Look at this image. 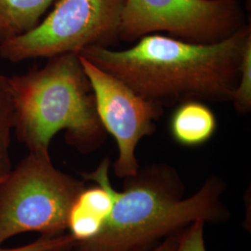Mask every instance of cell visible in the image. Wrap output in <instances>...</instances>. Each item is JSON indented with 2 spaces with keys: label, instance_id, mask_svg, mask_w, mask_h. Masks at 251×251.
<instances>
[{
  "label": "cell",
  "instance_id": "cell-8",
  "mask_svg": "<svg viewBox=\"0 0 251 251\" xmlns=\"http://www.w3.org/2000/svg\"><path fill=\"white\" fill-rule=\"evenodd\" d=\"M109 169L110 159L106 157L95 171L81 173L85 181H93L96 185L83 189L70 209L67 230L75 244L94 239L107 224L117 191L111 184Z\"/></svg>",
  "mask_w": 251,
  "mask_h": 251
},
{
  "label": "cell",
  "instance_id": "cell-9",
  "mask_svg": "<svg viewBox=\"0 0 251 251\" xmlns=\"http://www.w3.org/2000/svg\"><path fill=\"white\" fill-rule=\"evenodd\" d=\"M170 129L178 144L197 147L212 138L217 129V119L205 102L187 101L179 104L173 113Z\"/></svg>",
  "mask_w": 251,
  "mask_h": 251
},
{
  "label": "cell",
  "instance_id": "cell-3",
  "mask_svg": "<svg viewBox=\"0 0 251 251\" xmlns=\"http://www.w3.org/2000/svg\"><path fill=\"white\" fill-rule=\"evenodd\" d=\"M9 81L15 105L13 133L29 152H49L62 130L66 143L82 153L104 144L107 132L78 54L50 57L44 66L9 76Z\"/></svg>",
  "mask_w": 251,
  "mask_h": 251
},
{
  "label": "cell",
  "instance_id": "cell-7",
  "mask_svg": "<svg viewBox=\"0 0 251 251\" xmlns=\"http://www.w3.org/2000/svg\"><path fill=\"white\" fill-rule=\"evenodd\" d=\"M95 96L100 122L118 148L114 163L117 178L132 176L140 169L136 149L144 137L155 132L156 121L164 114L161 105L145 99L125 82L79 56Z\"/></svg>",
  "mask_w": 251,
  "mask_h": 251
},
{
  "label": "cell",
  "instance_id": "cell-4",
  "mask_svg": "<svg viewBox=\"0 0 251 251\" xmlns=\"http://www.w3.org/2000/svg\"><path fill=\"white\" fill-rule=\"evenodd\" d=\"M85 180L54 167L50 152H29L0 183V246L17 234H64Z\"/></svg>",
  "mask_w": 251,
  "mask_h": 251
},
{
  "label": "cell",
  "instance_id": "cell-5",
  "mask_svg": "<svg viewBox=\"0 0 251 251\" xmlns=\"http://www.w3.org/2000/svg\"><path fill=\"white\" fill-rule=\"evenodd\" d=\"M126 0H59L53 9L25 34L0 45V58L19 63L92 46L113 48L120 42Z\"/></svg>",
  "mask_w": 251,
  "mask_h": 251
},
{
  "label": "cell",
  "instance_id": "cell-11",
  "mask_svg": "<svg viewBox=\"0 0 251 251\" xmlns=\"http://www.w3.org/2000/svg\"><path fill=\"white\" fill-rule=\"evenodd\" d=\"M14 122L15 105L9 76L0 75V183L13 169L9 149Z\"/></svg>",
  "mask_w": 251,
  "mask_h": 251
},
{
  "label": "cell",
  "instance_id": "cell-6",
  "mask_svg": "<svg viewBox=\"0 0 251 251\" xmlns=\"http://www.w3.org/2000/svg\"><path fill=\"white\" fill-rule=\"evenodd\" d=\"M240 0H126L120 41L167 33L195 44H214L247 25Z\"/></svg>",
  "mask_w": 251,
  "mask_h": 251
},
{
  "label": "cell",
  "instance_id": "cell-1",
  "mask_svg": "<svg viewBox=\"0 0 251 251\" xmlns=\"http://www.w3.org/2000/svg\"><path fill=\"white\" fill-rule=\"evenodd\" d=\"M251 24L214 44H195L160 34L117 50L92 46L78 53L162 107L187 101L230 102L240 76Z\"/></svg>",
  "mask_w": 251,
  "mask_h": 251
},
{
  "label": "cell",
  "instance_id": "cell-12",
  "mask_svg": "<svg viewBox=\"0 0 251 251\" xmlns=\"http://www.w3.org/2000/svg\"><path fill=\"white\" fill-rule=\"evenodd\" d=\"M232 102L233 107L239 114H249L251 110V41L243 53L240 76L233 93Z\"/></svg>",
  "mask_w": 251,
  "mask_h": 251
},
{
  "label": "cell",
  "instance_id": "cell-10",
  "mask_svg": "<svg viewBox=\"0 0 251 251\" xmlns=\"http://www.w3.org/2000/svg\"><path fill=\"white\" fill-rule=\"evenodd\" d=\"M55 0H0V45L25 34Z\"/></svg>",
  "mask_w": 251,
  "mask_h": 251
},
{
  "label": "cell",
  "instance_id": "cell-2",
  "mask_svg": "<svg viewBox=\"0 0 251 251\" xmlns=\"http://www.w3.org/2000/svg\"><path fill=\"white\" fill-rule=\"evenodd\" d=\"M226 183L217 176L184 198L182 179L172 166L155 163L124 179L116 191L107 224L97 237L71 251H150L197 221L226 223L231 213L222 201Z\"/></svg>",
  "mask_w": 251,
  "mask_h": 251
},
{
  "label": "cell",
  "instance_id": "cell-15",
  "mask_svg": "<svg viewBox=\"0 0 251 251\" xmlns=\"http://www.w3.org/2000/svg\"><path fill=\"white\" fill-rule=\"evenodd\" d=\"M180 233L171 235L170 237L164 239L161 243H159L155 248H153L152 251H177Z\"/></svg>",
  "mask_w": 251,
  "mask_h": 251
},
{
  "label": "cell",
  "instance_id": "cell-14",
  "mask_svg": "<svg viewBox=\"0 0 251 251\" xmlns=\"http://www.w3.org/2000/svg\"><path fill=\"white\" fill-rule=\"evenodd\" d=\"M205 222L197 221L182 231L177 251H206L204 238Z\"/></svg>",
  "mask_w": 251,
  "mask_h": 251
},
{
  "label": "cell",
  "instance_id": "cell-13",
  "mask_svg": "<svg viewBox=\"0 0 251 251\" xmlns=\"http://www.w3.org/2000/svg\"><path fill=\"white\" fill-rule=\"evenodd\" d=\"M75 245L72 235L64 233L60 236L48 238L40 236L35 242L14 249H2L0 251H71Z\"/></svg>",
  "mask_w": 251,
  "mask_h": 251
}]
</instances>
